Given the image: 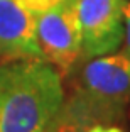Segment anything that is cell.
<instances>
[{
  "instance_id": "1",
  "label": "cell",
  "mask_w": 130,
  "mask_h": 132,
  "mask_svg": "<svg viewBox=\"0 0 130 132\" xmlns=\"http://www.w3.org/2000/svg\"><path fill=\"white\" fill-rule=\"evenodd\" d=\"M64 97L63 76L47 61H0V132H44Z\"/></svg>"
},
{
  "instance_id": "2",
  "label": "cell",
  "mask_w": 130,
  "mask_h": 132,
  "mask_svg": "<svg viewBox=\"0 0 130 132\" xmlns=\"http://www.w3.org/2000/svg\"><path fill=\"white\" fill-rule=\"evenodd\" d=\"M130 98V54H105L88 59L73 81L63 109L83 125L115 122Z\"/></svg>"
},
{
  "instance_id": "3",
  "label": "cell",
  "mask_w": 130,
  "mask_h": 132,
  "mask_svg": "<svg viewBox=\"0 0 130 132\" xmlns=\"http://www.w3.org/2000/svg\"><path fill=\"white\" fill-rule=\"evenodd\" d=\"M36 39L42 59L66 78L81 59V22L78 0H63L36 15Z\"/></svg>"
},
{
  "instance_id": "4",
  "label": "cell",
  "mask_w": 130,
  "mask_h": 132,
  "mask_svg": "<svg viewBox=\"0 0 130 132\" xmlns=\"http://www.w3.org/2000/svg\"><path fill=\"white\" fill-rule=\"evenodd\" d=\"M123 0H78L81 59L111 54L125 37Z\"/></svg>"
},
{
  "instance_id": "5",
  "label": "cell",
  "mask_w": 130,
  "mask_h": 132,
  "mask_svg": "<svg viewBox=\"0 0 130 132\" xmlns=\"http://www.w3.org/2000/svg\"><path fill=\"white\" fill-rule=\"evenodd\" d=\"M4 59H42L36 15L20 0H0V61Z\"/></svg>"
},
{
  "instance_id": "6",
  "label": "cell",
  "mask_w": 130,
  "mask_h": 132,
  "mask_svg": "<svg viewBox=\"0 0 130 132\" xmlns=\"http://www.w3.org/2000/svg\"><path fill=\"white\" fill-rule=\"evenodd\" d=\"M44 132H84V127L74 119L68 110L61 107V110L56 113L53 120L47 124Z\"/></svg>"
},
{
  "instance_id": "7",
  "label": "cell",
  "mask_w": 130,
  "mask_h": 132,
  "mask_svg": "<svg viewBox=\"0 0 130 132\" xmlns=\"http://www.w3.org/2000/svg\"><path fill=\"white\" fill-rule=\"evenodd\" d=\"M61 2L63 0H20V4H22L27 10H31L34 15L51 10L53 7L59 5Z\"/></svg>"
},
{
  "instance_id": "8",
  "label": "cell",
  "mask_w": 130,
  "mask_h": 132,
  "mask_svg": "<svg viewBox=\"0 0 130 132\" xmlns=\"http://www.w3.org/2000/svg\"><path fill=\"white\" fill-rule=\"evenodd\" d=\"M123 24H125V53L130 54V2L123 5Z\"/></svg>"
},
{
  "instance_id": "9",
  "label": "cell",
  "mask_w": 130,
  "mask_h": 132,
  "mask_svg": "<svg viewBox=\"0 0 130 132\" xmlns=\"http://www.w3.org/2000/svg\"><path fill=\"white\" fill-rule=\"evenodd\" d=\"M84 132H123L120 127L115 125H105V124H93L84 129Z\"/></svg>"
}]
</instances>
